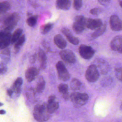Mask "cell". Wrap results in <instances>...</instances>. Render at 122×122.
Instances as JSON below:
<instances>
[{"label":"cell","instance_id":"obj_7","mask_svg":"<svg viewBox=\"0 0 122 122\" xmlns=\"http://www.w3.org/2000/svg\"><path fill=\"white\" fill-rule=\"evenodd\" d=\"M79 52L82 58L84 59H90L94 55L95 51L92 47L81 44L79 48Z\"/></svg>","mask_w":122,"mask_h":122},{"label":"cell","instance_id":"obj_22","mask_svg":"<svg viewBox=\"0 0 122 122\" xmlns=\"http://www.w3.org/2000/svg\"><path fill=\"white\" fill-rule=\"evenodd\" d=\"M25 41V36L23 34L20 37V38L14 43V49L16 53L18 52L19 51L21 47L24 44Z\"/></svg>","mask_w":122,"mask_h":122},{"label":"cell","instance_id":"obj_11","mask_svg":"<svg viewBox=\"0 0 122 122\" xmlns=\"http://www.w3.org/2000/svg\"><path fill=\"white\" fill-rule=\"evenodd\" d=\"M110 47L112 50L122 53V36L114 37L111 41Z\"/></svg>","mask_w":122,"mask_h":122},{"label":"cell","instance_id":"obj_25","mask_svg":"<svg viewBox=\"0 0 122 122\" xmlns=\"http://www.w3.org/2000/svg\"><path fill=\"white\" fill-rule=\"evenodd\" d=\"M1 57L3 60V61L8 62L10 58V51L8 48L1 50Z\"/></svg>","mask_w":122,"mask_h":122},{"label":"cell","instance_id":"obj_2","mask_svg":"<svg viewBox=\"0 0 122 122\" xmlns=\"http://www.w3.org/2000/svg\"><path fill=\"white\" fill-rule=\"evenodd\" d=\"M20 19V16L17 12H13L7 16L4 19L3 22L4 26L3 30L6 31L10 32L17 25Z\"/></svg>","mask_w":122,"mask_h":122},{"label":"cell","instance_id":"obj_9","mask_svg":"<svg viewBox=\"0 0 122 122\" xmlns=\"http://www.w3.org/2000/svg\"><path fill=\"white\" fill-rule=\"evenodd\" d=\"M59 55L61 59L67 63L73 64L76 61L75 54L70 50H63L60 52Z\"/></svg>","mask_w":122,"mask_h":122},{"label":"cell","instance_id":"obj_36","mask_svg":"<svg viewBox=\"0 0 122 122\" xmlns=\"http://www.w3.org/2000/svg\"><path fill=\"white\" fill-rule=\"evenodd\" d=\"M56 96L54 95H51L49 96L48 100V103H51L55 101Z\"/></svg>","mask_w":122,"mask_h":122},{"label":"cell","instance_id":"obj_40","mask_svg":"<svg viewBox=\"0 0 122 122\" xmlns=\"http://www.w3.org/2000/svg\"><path fill=\"white\" fill-rule=\"evenodd\" d=\"M118 2L120 7L122 9V0H118Z\"/></svg>","mask_w":122,"mask_h":122},{"label":"cell","instance_id":"obj_19","mask_svg":"<svg viewBox=\"0 0 122 122\" xmlns=\"http://www.w3.org/2000/svg\"><path fill=\"white\" fill-rule=\"evenodd\" d=\"M23 83V80L21 77H18L13 83L12 89L16 94H20L21 91V85Z\"/></svg>","mask_w":122,"mask_h":122},{"label":"cell","instance_id":"obj_16","mask_svg":"<svg viewBox=\"0 0 122 122\" xmlns=\"http://www.w3.org/2000/svg\"><path fill=\"white\" fill-rule=\"evenodd\" d=\"M37 57L40 62V67L41 69L44 70L46 67L47 57L45 52L41 49H40L37 55Z\"/></svg>","mask_w":122,"mask_h":122},{"label":"cell","instance_id":"obj_12","mask_svg":"<svg viewBox=\"0 0 122 122\" xmlns=\"http://www.w3.org/2000/svg\"><path fill=\"white\" fill-rule=\"evenodd\" d=\"M102 22L100 19L86 18V27L90 30H96L102 25Z\"/></svg>","mask_w":122,"mask_h":122},{"label":"cell","instance_id":"obj_14","mask_svg":"<svg viewBox=\"0 0 122 122\" xmlns=\"http://www.w3.org/2000/svg\"><path fill=\"white\" fill-rule=\"evenodd\" d=\"M97 67L99 71L102 74L107 73L110 69L109 65L107 61L103 59H99L96 61V64H95Z\"/></svg>","mask_w":122,"mask_h":122},{"label":"cell","instance_id":"obj_24","mask_svg":"<svg viewBox=\"0 0 122 122\" xmlns=\"http://www.w3.org/2000/svg\"><path fill=\"white\" fill-rule=\"evenodd\" d=\"M59 107V102L56 101L51 103H47L48 110L50 114H51L55 112L58 109Z\"/></svg>","mask_w":122,"mask_h":122},{"label":"cell","instance_id":"obj_8","mask_svg":"<svg viewBox=\"0 0 122 122\" xmlns=\"http://www.w3.org/2000/svg\"><path fill=\"white\" fill-rule=\"evenodd\" d=\"M11 34L10 32L1 30L0 33V50L7 48L11 43Z\"/></svg>","mask_w":122,"mask_h":122},{"label":"cell","instance_id":"obj_20","mask_svg":"<svg viewBox=\"0 0 122 122\" xmlns=\"http://www.w3.org/2000/svg\"><path fill=\"white\" fill-rule=\"evenodd\" d=\"M45 86V81L42 76H40L37 81L36 87H35V91L36 92L40 93H41Z\"/></svg>","mask_w":122,"mask_h":122},{"label":"cell","instance_id":"obj_10","mask_svg":"<svg viewBox=\"0 0 122 122\" xmlns=\"http://www.w3.org/2000/svg\"><path fill=\"white\" fill-rule=\"evenodd\" d=\"M110 26L114 31H120L122 30V21L119 17L115 15H112L109 20Z\"/></svg>","mask_w":122,"mask_h":122},{"label":"cell","instance_id":"obj_34","mask_svg":"<svg viewBox=\"0 0 122 122\" xmlns=\"http://www.w3.org/2000/svg\"><path fill=\"white\" fill-rule=\"evenodd\" d=\"M102 12V10L98 8H94L92 9H91L90 11V12L91 14L92 15H97L99 14Z\"/></svg>","mask_w":122,"mask_h":122},{"label":"cell","instance_id":"obj_27","mask_svg":"<svg viewBox=\"0 0 122 122\" xmlns=\"http://www.w3.org/2000/svg\"><path fill=\"white\" fill-rule=\"evenodd\" d=\"M11 8L10 3L7 1H4L0 3V14L4 13L9 10Z\"/></svg>","mask_w":122,"mask_h":122},{"label":"cell","instance_id":"obj_21","mask_svg":"<svg viewBox=\"0 0 122 122\" xmlns=\"http://www.w3.org/2000/svg\"><path fill=\"white\" fill-rule=\"evenodd\" d=\"M106 26L105 24H102L101 27L97 28L95 30L92 34V37L93 38H96L104 33L105 31Z\"/></svg>","mask_w":122,"mask_h":122},{"label":"cell","instance_id":"obj_3","mask_svg":"<svg viewBox=\"0 0 122 122\" xmlns=\"http://www.w3.org/2000/svg\"><path fill=\"white\" fill-rule=\"evenodd\" d=\"M70 99L74 107L79 108L87 102L89 96L86 93L73 92L70 95Z\"/></svg>","mask_w":122,"mask_h":122},{"label":"cell","instance_id":"obj_35","mask_svg":"<svg viewBox=\"0 0 122 122\" xmlns=\"http://www.w3.org/2000/svg\"><path fill=\"white\" fill-rule=\"evenodd\" d=\"M111 0H98V2L103 6H106L108 5Z\"/></svg>","mask_w":122,"mask_h":122},{"label":"cell","instance_id":"obj_15","mask_svg":"<svg viewBox=\"0 0 122 122\" xmlns=\"http://www.w3.org/2000/svg\"><path fill=\"white\" fill-rule=\"evenodd\" d=\"M61 31L66 37L69 42L73 45H78L79 43V39L77 38L72 35L71 31L68 29L63 28L61 30Z\"/></svg>","mask_w":122,"mask_h":122},{"label":"cell","instance_id":"obj_38","mask_svg":"<svg viewBox=\"0 0 122 122\" xmlns=\"http://www.w3.org/2000/svg\"><path fill=\"white\" fill-rule=\"evenodd\" d=\"M42 44L43 45V47L47 50H48L49 51L50 48L49 47V46H48V44L47 43V42L46 41H43V42H42Z\"/></svg>","mask_w":122,"mask_h":122},{"label":"cell","instance_id":"obj_30","mask_svg":"<svg viewBox=\"0 0 122 122\" xmlns=\"http://www.w3.org/2000/svg\"><path fill=\"white\" fill-rule=\"evenodd\" d=\"M59 92L61 94L68 92V86L65 83H61L58 86Z\"/></svg>","mask_w":122,"mask_h":122},{"label":"cell","instance_id":"obj_23","mask_svg":"<svg viewBox=\"0 0 122 122\" xmlns=\"http://www.w3.org/2000/svg\"><path fill=\"white\" fill-rule=\"evenodd\" d=\"M22 30L20 28L17 29L11 35V43L12 44H14L16 41L20 38L21 36L22 33Z\"/></svg>","mask_w":122,"mask_h":122},{"label":"cell","instance_id":"obj_33","mask_svg":"<svg viewBox=\"0 0 122 122\" xmlns=\"http://www.w3.org/2000/svg\"><path fill=\"white\" fill-rule=\"evenodd\" d=\"M7 70V66L6 63L4 61H1L0 62V74H4Z\"/></svg>","mask_w":122,"mask_h":122},{"label":"cell","instance_id":"obj_18","mask_svg":"<svg viewBox=\"0 0 122 122\" xmlns=\"http://www.w3.org/2000/svg\"><path fill=\"white\" fill-rule=\"evenodd\" d=\"M70 0H57L56 6L57 9L62 10H68L71 7Z\"/></svg>","mask_w":122,"mask_h":122},{"label":"cell","instance_id":"obj_1","mask_svg":"<svg viewBox=\"0 0 122 122\" xmlns=\"http://www.w3.org/2000/svg\"><path fill=\"white\" fill-rule=\"evenodd\" d=\"M33 114L35 119L39 122L47 121L51 114L48 110L47 103L41 102L37 104L34 108Z\"/></svg>","mask_w":122,"mask_h":122},{"label":"cell","instance_id":"obj_4","mask_svg":"<svg viewBox=\"0 0 122 122\" xmlns=\"http://www.w3.org/2000/svg\"><path fill=\"white\" fill-rule=\"evenodd\" d=\"M56 69L59 79L63 81H67L70 78V74L62 61H59L56 64Z\"/></svg>","mask_w":122,"mask_h":122},{"label":"cell","instance_id":"obj_13","mask_svg":"<svg viewBox=\"0 0 122 122\" xmlns=\"http://www.w3.org/2000/svg\"><path fill=\"white\" fill-rule=\"evenodd\" d=\"M39 70L36 67H31L29 68L25 72V76L29 82L33 81L39 74Z\"/></svg>","mask_w":122,"mask_h":122},{"label":"cell","instance_id":"obj_31","mask_svg":"<svg viewBox=\"0 0 122 122\" xmlns=\"http://www.w3.org/2000/svg\"><path fill=\"white\" fill-rule=\"evenodd\" d=\"M115 73L117 79L122 81V66L116 67L115 69Z\"/></svg>","mask_w":122,"mask_h":122},{"label":"cell","instance_id":"obj_17","mask_svg":"<svg viewBox=\"0 0 122 122\" xmlns=\"http://www.w3.org/2000/svg\"><path fill=\"white\" fill-rule=\"evenodd\" d=\"M55 44L60 49H64L67 46V42L62 36L60 34L56 35L54 37Z\"/></svg>","mask_w":122,"mask_h":122},{"label":"cell","instance_id":"obj_29","mask_svg":"<svg viewBox=\"0 0 122 122\" xmlns=\"http://www.w3.org/2000/svg\"><path fill=\"white\" fill-rule=\"evenodd\" d=\"M37 19H38V16L37 15L30 16L27 19L26 22L27 24L30 27L34 26L37 23Z\"/></svg>","mask_w":122,"mask_h":122},{"label":"cell","instance_id":"obj_42","mask_svg":"<svg viewBox=\"0 0 122 122\" xmlns=\"http://www.w3.org/2000/svg\"><path fill=\"white\" fill-rule=\"evenodd\" d=\"M121 111H122V104L121 105Z\"/></svg>","mask_w":122,"mask_h":122},{"label":"cell","instance_id":"obj_6","mask_svg":"<svg viewBox=\"0 0 122 122\" xmlns=\"http://www.w3.org/2000/svg\"><path fill=\"white\" fill-rule=\"evenodd\" d=\"M85 21L86 18L82 15H78L75 17L72 29L76 33L80 34L84 30L86 27Z\"/></svg>","mask_w":122,"mask_h":122},{"label":"cell","instance_id":"obj_37","mask_svg":"<svg viewBox=\"0 0 122 122\" xmlns=\"http://www.w3.org/2000/svg\"><path fill=\"white\" fill-rule=\"evenodd\" d=\"M14 92V91H13V90H12V88H11V89H7V94H8V96H11V95H12V93H13V92Z\"/></svg>","mask_w":122,"mask_h":122},{"label":"cell","instance_id":"obj_39","mask_svg":"<svg viewBox=\"0 0 122 122\" xmlns=\"http://www.w3.org/2000/svg\"><path fill=\"white\" fill-rule=\"evenodd\" d=\"M37 58V55L36 54H34L31 58V59H30V62H32V63H33L35 61H36V59Z\"/></svg>","mask_w":122,"mask_h":122},{"label":"cell","instance_id":"obj_5","mask_svg":"<svg viewBox=\"0 0 122 122\" xmlns=\"http://www.w3.org/2000/svg\"><path fill=\"white\" fill-rule=\"evenodd\" d=\"M99 76V71L95 64H91L88 67L85 72V78L88 81L95 82L98 80Z\"/></svg>","mask_w":122,"mask_h":122},{"label":"cell","instance_id":"obj_32","mask_svg":"<svg viewBox=\"0 0 122 122\" xmlns=\"http://www.w3.org/2000/svg\"><path fill=\"white\" fill-rule=\"evenodd\" d=\"M82 5V0H73V6L74 9L75 10H80Z\"/></svg>","mask_w":122,"mask_h":122},{"label":"cell","instance_id":"obj_28","mask_svg":"<svg viewBox=\"0 0 122 122\" xmlns=\"http://www.w3.org/2000/svg\"><path fill=\"white\" fill-rule=\"evenodd\" d=\"M53 24L51 23L46 24L41 27V33L43 34H46L48 33L52 28Z\"/></svg>","mask_w":122,"mask_h":122},{"label":"cell","instance_id":"obj_26","mask_svg":"<svg viewBox=\"0 0 122 122\" xmlns=\"http://www.w3.org/2000/svg\"><path fill=\"white\" fill-rule=\"evenodd\" d=\"M81 82L76 78H73L71 82V88L73 90H78L81 88Z\"/></svg>","mask_w":122,"mask_h":122},{"label":"cell","instance_id":"obj_41","mask_svg":"<svg viewBox=\"0 0 122 122\" xmlns=\"http://www.w3.org/2000/svg\"><path fill=\"white\" fill-rule=\"evenodd\" d=\"M5 113V111L4 110H0V114H4Z\"/></svg>","mask_w":122,"mask_h":122}]
</instances>
